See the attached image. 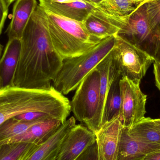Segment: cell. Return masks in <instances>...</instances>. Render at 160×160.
<instances>
[{
	"label": "cell",
	"mask_w": 160,
	"mask_h": 160,
	"mask_svg": "<svg viewBox=\"0 0 160 160\" xmlns=\"http://www.w3.org/2000/svg\"><path fill=\"white\" fill-rule=\"evenodd\" d=\"M21 50L11 86L29 89L49 88L64 60L50 39L45 9L38 5L21 38Z\"/></svg>",
	"instance_id": "6da1fadb"
},
{
	"label": "cell",
	"mask_w": 160,
	"mask_h": 160,
	"mask_svg": "<svg viewBox=\"0 0 160 160\" xmlns=\"http://www.w3.org/2000/svg\"><path fill=\"white\" fill-rule=\"evenodd\" d=\"M71 112L70 101L53 86L34 89L10 85L0 90V124L29 112L46 113L63 124Z\"/></svg>",
	"instance_id": "7a4b0ae2"
},
{
	"label": "cell",
	"mask_w": 160,
	"mask_h": 160,
	"mask_svg": "<svg viewBox=\"0 0 160 160\" xmlns=\"http://www.w3.org/2000/svg\"><path fill=\"white\" fill-rule=\"evenodd\" d=\"M44 9L50 39L54 50L63 60L82 55L101 41L89 35L82 22L64 18Z\"/></svg>",
	"instance_id": "3957f363"
},
{
	"label": "cell",
	"mask_w": 160,
	"mask_h": 160,
	"mask_svg": "<svg viewBox=\"0 0 160 160\" xmlns=\"http://www.w3.org/2000/svg\"><path fill=\"white\" fill-rule=\"evenodd\" d=\"M115 39V36L103 39L90 51L64 60L60 71L52 82L54 88L64 96L77 89L84 78L112 50Z\"/></svg>",
	"instance_id": "277c9868"
},
{
	"label": "cell",
	"mask_w": 160,
	"mask_h": 160,
	"mask_svg": "<svg viewBox=\"0 0 160 160\" xmlns=\"http://www.w3.org/2000/svg\"><path fill=\"white\" fill-rule=\"evenodd\" d=\"M118 70L122 77L137 83L145 76L155 59L144 51L118 35L112 48Z\"/></svg>",
	"instance_id": "5b68a950"
},
{
	"label": "cell",
	"mask_w": 160,
	"mask_h": 160,
	"mask_svg": "<svg viewBox=\"0 0 160 160\" xmlns=\"http://www.w3.org/2000/svg\"><path fill=\"white\" fill-rule=\"evenodd\" d=\"M146 2L125 18L117 35L128 40L154 58L158 44L159 36L154 34L149 27Z\"/></svg>",
	"instance_id": "8992f818"
},
{
	"label": "cell",
	"mask_w": 160,
	"mask_h": 160,
	"mask_svg": "<svg viewBox=\"0 0 160 160\" xmlns=\"http://www.w3.org/2000/svg\"><path fill=\"white\" fill-rule=\"evenodd\" d=\"M100 74L95 68L81 82L70 102L77 120L88 125L96 114L99 102Z\"/></svg>",
	"instance_id": "52a82bcc"
},
{
	"label": "cell",
	"mask_w": 160,
	"mask_h": 160,
	"mask_svg": "<svg viewBox=\"0 0 160 160\" xmlns=\"http://www.w3.org/2000/svg\"><path fill=\"white\" fill-rule=\"evenodd\" d=\"M140 84L126 77L119 80L121 108L119 118L124 128L130 129L145 118L147 97L141 90Z\"/></svg>",
	"instance_id": "ba28073f"
},
{
	"label": "cell",
	"mask_w": 160,
	"mask_h": 160,
	"mask_svg": "<svg viewBox=\"0 0 160 160\" xmlns=\"http://www.w3.org/2000/svg\"><path fill=\"white\" fill-rule=\"evenodd\" d=\"M96 68L100 74L99 102L95 116L87 126L95 134L102 127L106 98L111 86L117 78L121 77L112 49Z\"/></svg>",
	"instance_id": "9c48e42d"
},
{
	"label": "cell",
	"mask_w": 160,
	"mask_h": 160,
	"mask_svg": "<svg viewBox=\"0 0 160 160\" xmlns=\"http://www.w3.org/2000/svg\"><path fill=\"white\" fill-rule=\"evenodd\" d=\"M125 18H117L111 17L96 7L82 23L89 35L95 40L101 41L116 36L121 29Z\"/></svg>",
	"instance_id": "30bf717a"
},
{
	"label": "cell",
	"mask_w": 160,
	"mask_h": 160,
	"mask_svg": "<svg viewBox=\"0 0 160 160\" xmlns=\"http://www.w3.org/2000/svg\"><path fill=\"white\" fill-rule=\"evenodd\" d=\"M96 141L94 132L82 125H77L64 139L56 160H76Z\"/></svg>",
	"instance_id": "8fae6325"
},
{
	"label": "cell",
	"mask_w": 160,
	"mask_h": 160,
	"mask_svg": "<svg viewBox=\"0 0 160 160\" xmlns=\"http://www.w3.org/2000/svg\"><path fill=\"white\" fill-rule=\"evenodd\" d=\"M123 126L119 117L104 123L95 134L101 160H116Z\"/></svg>",
	"instance_id": "7c38bea8"
},
{
	"label": "cell",
	"mask_w": 160,
	"mask_h": 160,
	"mask_svg": "<svg viewBox=\"0 0 160 160\" xmlns=\"http://www.w3.org/2000/svg\"><path fill=\"white\" fill-rule=\"evenodd\" d=\"M42 7L53 14L82 22L96 6L82 0H39Z\"/></svg>",
	"instance_id": "4fadbf2b"
},
{
	"label": "cell",
	"mask_w": 160,
	"mask_h": 160,
	"mask_svg": "<svg viewBox=\"0 0 160 160\" xmlns=\"http://www.w3.org/2000/svg\"><path fill=\"white\" fill-rule=\"evenodd\" d=\"M128 132L146 155L160 149V127L154 119L144 118Z\"/></svg>",
	"instance_id": "5bb4252c"
},
{
	"label": "cell",
	"mask_w": 160,
	"mask_h": 160,
	"mask_svg": "<svg viewBox=\"0 0 160 160\" xmlns=\"http://www.w3.org/2000/svg\"><path fill=\"white\" fill-rule=\"evenodd\" d=\"M76 125V118L71 117L26 160H56L64 139Z\"/></svg>",
	"instance_id": "9a60e30c"
},
{
	"label": "cell",
	"mask_w": 160,
	"mask_h": 160,
	"mask_svg": "<svg viewBox=\"0 0 160 160\" xmlns=\"http://www.w3.org/2000/svg\"><path fill=\"white\" fill-rule=\"evenodd\" d=\"M62 125L61 121L57 119L43 120L31 126L22 134L1 142L0 145L23 142L39 145L46 142Z\"/></svg>",
	"instance_id": "2e32d148"
},
{
	"label": "cell",
	"mask_w": 160,
	"mask_h": 160,
	"mask_svg": "<svg viewBox=\"0 0 160 160\" xmlns=\"http://www.w3.org/2000/svg\"><path fill=\"white\" fill-rule=\"evenodd\" d=\"M37 0H17L12 18L6 30L8 39H21L32 14L38 6Z\"/></svg>",
	"instance_id": "e0dca14e"
},
{
	"label": "cell",
	"mask_w": 160,
	"mask_h": 160,
	"mask_svg": "<svg viewBox=\"0 0 160 160\" xmlns=\"http://www.w3.org/2000/svg\"><path fill=\"white\" fill-rule=\"evenodd\" d=\"M20 50V39H8L0 59V86L2 89L11 85Z\"/></svg>",
	"instance_id": "ac0fdd59"
},
{
	"label": "cell",
	"mask_w": 160,
	"mask_h": 160,
	"mask_svg": "<svg viewBox=\"0 0 160 160\" xmlns=\"http://www.w3.org/2000/svg\"><path fill=\"white\" fill-rule=\"evenodd\" d=\"M148 0H102L97 8L111 17L127 18Z\"/></svg>",
	"instance_id": "d6986e66"
},
{
	"label": "cell",
	"mask_w": 160,
	"mask_h": 160,
	"mask_svg": "<svg viewBox=\"0 0 160 160\" xmlns=\"http://www.w3.org/2000/svg\"><path fill=\"white\" fill-rule=\"evenodd\" d=\"M146 155L139 144L123 127L121 132L116 160H145Z\"/></svg>",
	"instance_id": "ffe728a7"
},
{
	"label": "cell",
	"mask_w": 160,
	"mask_h": 160,
	"mask_svg": "<svg viewBox=\"0 0 160 160\" xmlns=\"http://www.w3.org/2000/svg\"><path fill=\"white\" fill-rule=\"evenodd\" d=\"M38 146L23 142L1 144L0 160H26Z\"/></svg>",
	"instance_id": "44dd1931"
},
{
	"label": "cell",
	"mask_w": 160,
	"mask_h": 160,
	"mask_svg": "<svg viewBox=\"0 0 160 160\" xmlns=\"http://www.w3.org/2000/svg\"><path fill=\"white\" fill-rule=\"evenodd\" d=\"M121 78V77H118L113 82L107 95L102 125L120 115L121 96L119 80Z\"/></svg>",
	"instance_id": "7402d4cb"
},
{
	"label": "cell",
	"mask_w": 160,
	"mask_h": 160,
	"mask_svg": "<svg viewBox=\"0 0 160 160\" xmlns=\"http://www.w3.org/2000/svg\"><path fill=\"white\" fill-rule=\"evenodd\" d=\"M42 121L43 120L25 122L18 120L15 117L7 119L0 124V142L22 134L31 126Z\"/></svg>",
	"instance_id": "603a6c76"
},
{
	"label": "cell",
	"mask_w": 160,
	"mask_h": 160,
	"mask_svg": "<svg viewBox=\"0 0 160 160\" xmlns=\"http://www.w3.org/2000/svg\"><path fill=\"white\" fill-rule=\"evenodd\" d=\"M147 17L151 31L160 35V0H148L146 2Z\"/></svg>",
	"instance_id": "cb8c5ba5"
},
{
	"label": "cell",
	"mask_w": 160,
	"mask_h": 160,
	"mask_svg": "<svg viewBox=\"0 0 160 160\" xmlns=\"http://www.w3.org/2000/svg\"><path fill=\"white\" fill-rule=\"evenodd\" d=\"M14 117L18 120L25 122H33L38 120L54 119L48 114L41 112H29L16 116Z\"/></svg>",
	"instance_id": "d4e9b609"
},
{
	"label": "cell",
	"mask_w": 160,
	"mask_h": 160,
	"mask_svg": "<svg viewBox=\"0 0 160 160\" xmlns=\"http://www.w3.org/2000/svg\"><path fill=\"white\" fill-rule=\"evenodd\" d=\"M76 160H101L99 155L97 141L88 147Z\"/></svg>",
	"instance_id": "484cf974"
},
{
	"label": "cell",
	"mask_w": 160,
	"mask_h": 160,
	"mask_svg": "<svg viewBox=\"0 0 160 160\" xmlns=\"http://www.w3.org/2000/svg\"><path fill=\"white\" fill-rule=\"evenodd\" d=\"M8 14V8L3 0H0V36L4 25L5 22Z\"/></svg>",
	"instance_id": "4316f807"
},
{
	"label": "cell",
	"mask_w": 160,
	"mask_h": 160,
	"mask_svg": "<svg viewBox=\"0 0 160 160\" xmlns=\"http://www.w3.org/2000/svg\"><path fill=\"white\" fill-rule=\"evenodd\" d=\"M154 74L156 86L160 91V64L157 62L154 63Z\"/></svg>",
	"instance_id": "83f0119b"
},
{
	"label": "cell",
	"mask_w": 160,
	"mask_h": 160,
	"mask_svg": "<svg viewBox=\"0 0 160 160\" xmlns=\"http://www.w3.org/2000/svg\"><path fill=\"white\" fill-rule=\"evenodd\" d=\"M145 160H160V149L148 154Z\"/></svg>",
	"instance_id": "f1b7e54d"
},
{
	"label": "cell",
	"mask_w": 160,
	"mask_h": 160,
	"mask_svg": "<svg viewBox=\"0 0 160 160\" xmlns=\"http://www.w3.org/2000/svg\"><path fill=\"white\" fill-rule=\"evenodd\" d=\"M154 58L155 59V62H158L160 64V35L159 36L158 44L156 49Z\"/></svg>",
	"instance_id": "f546056e"
},
{
	"label": "cell",
	"mask_w": 160,
	"mask_h": 160,
	"mask_svg": "<svg viewBox=\"0 0 160 160\" xmlns=\"http://www.w3.org/2000/svg\"><path fill=\"white\" fill-rule=\"evenodd\" d=\"M86 2L89 3L91 4L97 6L99 3L101 2L102 0H82Z\"/></svg>",
	"instance_id": "4dcf8cb0"
},
{
	"label": "cell",
	"mask_w": 160,
	"mask_h": 160,
	"mask_svg": "<svg viewBox=\"0 0 160 160\" xmlns=\"http://www.w3.org/2000/svg\"><path fill=\"white\" fill-rule=\"evenodd\" d=\"M3 1L4 2L6 7L8 8L9 6H10L14 1H16V0H3Z\"/></svg>",
	"instance_id": "1f68e13d"
},
{
	"label": "cell",
	"mask_w": 160,
	"mask_h": 160,
	"mask_svg": "<svg viewBox=\"0 0 160 160\" xmlns=\"http://www.w3.org/2000/svg\"><path fill=\"white\" fill-rule=\"evenodd\" d=\"M154 121H155L156 124H158V125L160 127V118H158V119H154Z\"/></svg>",
	"instance_id": "d6a6232c"
},
{
	"label": "cell",
	"mask_w": 160,
	"mask_h": 160,
	"mask_svg": "<svg viewBox=\"0 0 160 160\" xmlns=\"http://www.w3.org/2000/svg\"><path fill=\"white\" fill-rule=\"evenodd\" d=\"M3 50V46L2 45V44L0 43V56H1V54L2 53V51Z\"/></svg>",
	"instance_id": "836d02e7"
},
{
	"label": "cell",
	"mask_w": 160,
	"mask_h": 160,
	"mask_svg": "<svg viewBox=\"0 0 160 160\" xmlns=\"http://www.w3.org/2000/svg\"><path fill=\"white\" fill-rule=\"evenodd\" d=\"M1 89H2V88H1V86H0V90H1Z\"/></svg>",
	"instance_id": "e575fe53"
}]
</instances>
